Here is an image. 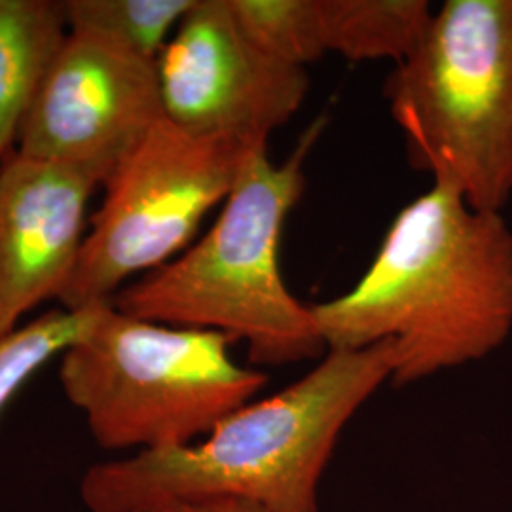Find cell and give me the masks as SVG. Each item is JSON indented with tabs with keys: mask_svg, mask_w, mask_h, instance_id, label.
<instances>
[{
	"mask_svg": "<svg viewBox=\"0 0 512 512\" xmlns=\"http://www.w3.org/2000/svg\"><path fill=\"white\" fill-rule=\"evenodd\" d=\"M247 35L268 54L298 67L321 59L315 0H230Z\"/></svg>",
	"mask_w": 512,
	"mask_h": 512,
	"instance_id": "14",
	"label": "cell"
},
{
	"mask_svg": "<svg viewBox=\"0 0 512 512\" xmlns=\"http://www.w3.org/2000/svg\"><path fill=\"white\" fill-rule=\"evenodd\" d=\"M162 118L156 63L69 31L21 120L16 152L84 167L105 184Z\"/></svg>",
	"mask_w": 512,
	"mask_h": 512,
	"instance_id": "8",
	"label": "cell"
},
{
	"mask_svg": "<svg viewBox=\"0 0 512 512\" xmlns=\"http://www.w3.org/2000/svg\"><path fill=\"white\" fill-rule=\"evenodd\" d=\"M391 370L389 342L329 349L306 376L241 406L194 444L93 465L80 497L90 512H150L211 497L317 512L319 482L344 427Z\"/></svg>",
	"mask_w": 512,
	"mask_h": 512,
	"instance_id": "2",
	"label": "cell"
},
{
	"mask_svg": "<svg viewBox=\"0 0 512 512\" xmlns=\"http://www.w3.org/2000/svg\"><path fill=\"white\" fill-rule=\"evenodd\" d=\"M258 147L268 145L196 135L162 118L103 184L105 198L90 219L61 308L112 302L131 277L184 253Z\"/></svg>",
	"mask_w": 512,
	"mask_h": 512,
	"instance_id": "6",
	"label": "cell"
},
{
	"mask_svg": "<svg viewBox=\"0 0 512 512\" xmlns=\"http://www.w3.org/2000/svg\"><path fill=\"white\" fill-rule=\"evenodd\" d=\"M150 512H274L258 505L255 501L238 499V497H211L198 501H184L158 507Z\"/></svg>",
	"mask_w": 512,
	"mask_h": 512,
	"instance_id": "15",
	"label": "cell"
},
{
	"mask_svg": "<svg viewBox=\"0 0 512 512\" xmlns=\"http://www.w3.org/2000/svg\"><path fill=\"white\" fill-rule=\"evenodd\" d=\"M325 54L397 65L425 35L433 8L425 0H315Z\"/></svg>",
	"mask_w": 512,
	"mask_h": 512,
	"instance_id": "11",
	"label": "cell"
},
{
	"mask_svg": "<svg viewBox=\"0 0 512 512\" xmlns=\"http://www.w3.org/2000/svg\"><path fill=\"white\" fill-rule=\"evenodd\" d=\"M311 310L329 349L389 342L397 387L480 361L512 332L511 226L433 181L348 293Z\"/></svg>",
	"mask_w": 512,
	"mask_h": 512,
	"instance_id": "1",
	"label": "cell"
},
{
	"mask_svg": "<svg viewBox=\"0 0 512 512\" xmlns=\"http://www.w3.org/2000/svg\"><path fill=\"white\" fill-rule=\"evenodd\" d=\"M164 118L196 135L268 145L310 92L306 67L260 48L230 0H196L156 61Z\"/></svg>",
	"mask_w": 512,
	"mask_h": 512,
	"instance_id": "7",
	"label": "cell"
},
{
	"mask_svg": "<svg viewBox=\"0 0 512 512\" xmlns=\"http://www.w3.org/2000/svg\"><path fill=\"white\" fill-rule=\"evenodd\" d=\"M408 160L478 211L512 198V0H446L385 82Z\"/></svg>",
	"mask_w": 512,
	"mask_h": 512,
	"instance_id": "5",
	"label": "cell"
},
{
	"mask_svg": "<svg viewBox=\"0 0 512 512\" xmlns=\"http://www.w3.org/2000/svg\"><path fill=\"white\" fill-rule=\"evenodd\" d=\"M69 33L63 2L0 0V160Z\"/></svg>",
	"mask_w": 512,
	"mask_h": 512,
	"instance_id": "10",
	"label": "cell"
},
{
	"mask_svg": "<svg viewBox=\"0 0 512 512\" xmlns=\"http://www.w3.org/2000/svg\"><path fill=\"white\" fill-rule=\"evenodd\" d=\"M196 0H63L69 31L105 38L156 63Z\"/></svg>",
	"mask_w": 512,
	"mask_h": 512,
	"instance_id": "12",
	"label": "cell"
},
{
	"mask_svg": "<svg viewBox=\"0 0 512 512\" xmlns=\"http://www.w3.org/2000/svg\"><path fill=\"white\" fill-rule=\"evenodd\" d=\"M215 330L137 319L112 304L61 353L59 382L105 450L194 444L251 403L268 376L234 361Z\"/></svg>",
	"mask_w": 512,
	"mask_h": 512,
	"instance_id": "4",
	"label": "cell"
},
{
	"mask_svg": "<svg viewBox=\"0 0 512 512\" xmlns=\"http://www.w3.org/2000/svg\"><path fill=\"white\" fill-rule=\"evenodd\" d=\"M110 304L48 311L0 338V416L19 389L92 329Z\"/></svg>",
	"mask_w": 512,
	"mask_h": 512,
	"instance_id": "13",
	"label": "cell"
},
{
	"mask_svg": "<svg viewBox=\"0 0 512 512\" xmlns=\"http://www.w3.org/2000/svg\"><path fill=\"white\" fill-rule=\"evenodd\" d=\"M92 171L12 150L0 160V338L65 293L86 239Z\"/></svg>",
	"mask_w": 512,
	"mask_h": 512,
	"instance_id": "9",
	"label": "cell"
},
{
	"mask_svg": "<svg viewBox=\"0 0 512 512\" xmlns=\"http://www.w3.org/2000/svg\"><path fill=\"white\" fill-rule=\"evenodd\" d=\"M325 129L317 118L283 164L268 147L249 154L209 232L162 268L126 285L112 306L126 315L245 342L251 363L296 365L329 351L311 306L281 274V238L306 190L304 165Z\"/></svg>",
	"mask_w": 512,
	"mask_h": 512,
	"instance_id": "3",
	"label": "cell"
}]
</instances>
